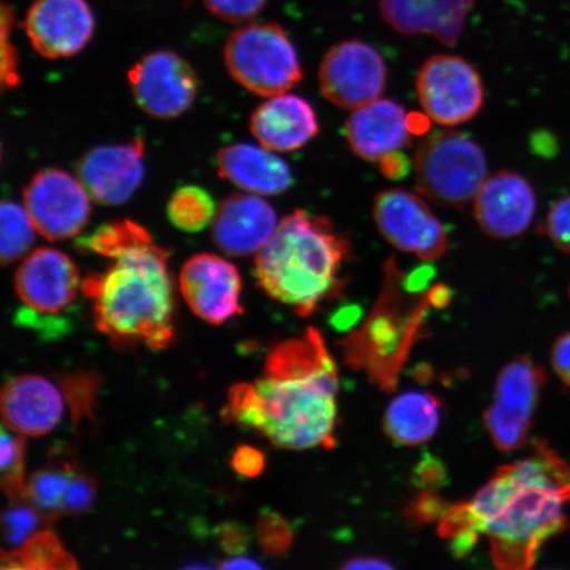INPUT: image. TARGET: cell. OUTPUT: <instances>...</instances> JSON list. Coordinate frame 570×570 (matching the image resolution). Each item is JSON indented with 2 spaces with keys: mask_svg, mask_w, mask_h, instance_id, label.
Segmentation results:
<instances>
[{
  "mask_svg": "<svg viewBox=\"0 0 570 570\" xmlns=\"http://www.w3.org/2000/svg\"><path fill=\"white\" fill-rule=\"evenodd\" d=\"M85 253L110 262L82 282L99 332L119 348L161 351L175 340V295L168 253L130 219L98 227L78 239Z\"/></svg>",
  "mask_w": 570,
  "mask_h": 570,
  "instance_id": "2",
  "label": "cell"
},
{
  "mask_svg": "<svg viewBox=\"0 0 570 570\" xmlns=\"http://www.w3.org/2000/svg\"><path fill=\"white\" fill-rule=\"evenodd\" d=\"M77 465L73 461L53 459L33 473L26 483L24 499L49 520L62 515L63 499Z\"/></svg>",
  "mask_w": 570,
  "mask_h": 570,
  "instance_id": "26",
  "label": "cell"
},
{
  "mask_svg": "<svg viewBox=\"0 0 570 570\" xmlns=\"http://www.w3.org/2000/svg\"><path fill=\"white\" fill-rule=\"evenodd\" d=\"M4 512L3 529L7 543L11 547H23L28 540L39 533L48 519L41 511L30 504L13 502Z\"/></svg>",
  "mask_w": 570,
  "mask_h": 570,
  "instance_id": "31",
  "label": "cell"
},
{
  "mask_svg": "<svg viewBox=\"0 0 570 570\" xmlns=\"http://www.w3.org/2000/svg\"><path fill=\"white\" fill-rule=\"evenodd\" d=\"M441 410L443 403L430 392H404L390 403L384 413L383 430L397 445L424 444L439 430Z\"/></svg>",
  "mask_w": 570,
  "mask_h": 570,
  "instance_id": "23",
  "label": "cell"
},
{
  "mask_svg": "<svg viewBox=\"0 0 570 570\" xmlns=\"http://www.w3.org/2000/svg\"><path fill=\"white\" fill-rule=\"evenodd\" d=\"M2 570H80L51 531L36 533L21 550L3 552Z\"/></svg>",
  "mask_w": 570,
  "mask_h": 570,
  "instance_id": "25",
  "label": "cell"
},
{
  "mask_svg": "<svg viewBox=\"0 0 570 570\" xmlns=\"http://www.w3.org/2000/svg\"><path fill=\"white\" fill-rule=\"evenodd\" d=\"M483 423L499 451L517 452L529 443L531 425L509 416L494 404L484 411Z\"/></svg>",
  "mask_w": 570,
  "mask_h": 570,
  "instance_id": "30",
  "label": "cell"
},
{
  "mask_svg": "<svg viewBox=\"0 0 570 570\" xmlns=\"http://www.w3.org/2000/svg\"><path fill=\"white\" fill-rule=\"evenodd\" d=\"M340 570H396L387 561L376 558H355L345 562Z\"/></svg>",
  "mask_w": 570,
  "mask_h": 570,
  "instance_id": "43",
  "label": "cell"
},
{
  "mask_svg": "<svg viewBox=\"0 0 570 570\" xmlns=\"http://www.w3.org/2000/svg\"><path fill=\"white\" fill-rule=\"evenodd\" d=\"M128 81L140 109L159 119L180 117L194 105L198 90L194 68L170 51L142 56L128 71Z\"/></svg>",
  "mask_w": 570,
  "mask_h": 570,
  "instance_id": "11",
  "label": "cell"
},
{
  "mask_svg": "<svg viewBox=\"0 0 570 570\" xmlns=\"http://www.w3.org/2000/svg\"><path fill=\"white\" fill-rule=\"evenodd\" d=\"M219 570H263V568L258 562L252 559L237 558L226 560L224 564L219 567Z\"/></svg>",
  "mask_w": 570,
  "mask_h": 570,
  "instance_id": "44",
  "label": "cell"
},
{
  "mask_svg": "<svg viewBox=\"0 0 570 570\" xmlns=\"http://www.w3.org/2000/svg\"><path fill=\"white\" fill-rule=\"evenodd\" d=\"M416 89L426 116L441 126L469 122L483 106L480 75L458 56L438 55L428 59L419 71Z\"/></svg>",
  "mask_w": 570,
  "mask_h": 570,
  "instance_id": "7",
  "label": "cell"
},
{
  "mask_svg": "<svg viewBox=\"0 0 570 570\" xmlns=\"http://www.w3.org/2000/svg\"><path fill=\"white\" fill-rule=\"evenodd\" d=\"M2 239L0 254L4 266L17 262L33 245L36 227L26 206L13 202L2 204Z\"/></svg>",
  "mask_w": 570,
  "mask_h": 570,
  "instance_id": "28",
  "label": "cell"
},
{
  "mask_svg": "<svg viewBox=\"0 0 570 570\" xmlns=\"http://www.w3.org/2000/svg\"><path fill=\"white\" fill-rule=\"evenodd\" d=\"M446 509L443 499L433 495L430 491L420 494L413 501L409 509V517L415 522L426 523L431 522L434 518H440Z\"/></svg>",
  "mask_w": 570,
  "mask_h": 570,
  "instance_id": "39",
  "label": "cell"
},
{
  "mask_svg": "<svg viewBox=\"0 0 570 570\" xmlns=\"http://www.w3.org/2000/svg\"><path fill=\"white\" fill-rule=\"evenodd\" d=\"M95 24L87 0H36L26 18L35 51L49 60L80 53L95 35Z\"/></svg>",
  "mask_w": 570,
  "mask_h": 570,
  "instance_id": "14",
  "label": "cell"
},
{
  "mask_svg": "<svg viewBox=\"0 0 570 570\" xmlns=\"http://www.w3.org/2000/svg\"><path fill=\"white\" fill-rule=\"evenodd\" d=\"M24 439L19 433H11L3 428L2 432V460H0V470H2V488L7 497L12 502L24 499L26 458Z\"/></svg>",
  "mask_w": 570,
  "mask_h": 570,
  "instance_id": "29",
  "label": "cell"
},
{
  "mask_svg": "<svg viewBox=\"0 0 570 570\" xmlns=\"http://www.w3.org/2000/svg\"><path fill=\"white\" fill-rule=\"evenodd\" d=\"M373 216L384 239L401 252L424 261H436L446 253L444 226L417 195L399 188L381 191Z\"/></svg>",
  "mask_w": 570,
  "mask_h": 570,
  "instance_id": "8",
  "label": "cell"
},
{
  "mask_svg": "<svg viewBox=\"0 0 570 570\" xmlns=\"http://www.w3.org/2000/svg\"><path fill=\"white\" fill-rule=\"evenodd\" d=\"M546 381L543 367L530 356H519L499 373L493 404L520 422L532 425Z\"/></svg>",
  "mask_w": 570,
  "mask_h": 570,
  "instance_id": "24",
  "label": "cell"
},
{
  "mask_svg": "<svg viewBox=\"0 0 570 570\" xmlns=\"http://www.w3.org/2000/svg\"><path fill=\"white\" fill-rule=\"evenodd\" d=\"M546 233L556 247L570 254V194L552 205L546 219Z\"/></svg>",
  "mask_w": 570,
  "mask_h": 570,
  "instance_id": "37",
  "label": "cell"
},
{
  "mask_svg": "<svg viewBox=\"0 0 570 570\" xmlns=\"http://www.w3.org/2000/svg\"><path fill=\"white\" fill-rule=\"evenodd\" d=\"M232 465L239 475L254 479L263 473L266 466L265 454L259 449L242 445L233 454Z\"/></svg>",
  "mask_w": 570,
  "mask_h": 570,
  "instance_id": "38",
  "label": "cell"
},
{
  "mask_svg": "<svg viewBox=\"0 0 570 570\" xmlns=\"http://www.w3.org/2000/svg\"><path fill=\"white\" fill-rule=\"evenodd\" d=\"M570 468L543 440L530 458L509 463L472 501L446 505L439 532L463 558L487 534L498 570H531L548 540L568 530Z\"/></svg>",
  "mask_w": 570,
  "mask_h": 570,
  "instance_id": "1",
  "label": "cell"
},
{
  "mask_svg": "<svg viewBox=\"0 0 570 570\" xmlns=\"http://www.w3.org/2000/svg\"><path fill=\"white\" fill-rule=\"evenodd\" d=\"M95 499L96 481L77 466L71 475L66 499H63L62 515L82 514L91 508Z\"/></svg>",
  "mask_w": 570,
  "mask_h": 570,
  "instance_id": "35",
  "label": "cell"
},
{
  "mask_svg": "<svg viewBox=\"0 0 570 570\" xmlns=\"http://www.w3.org/2000/svg\"><path fill=\"white\" fill-rule=\"evenodd\" d=\"M337 394L336 363L321 333L309 327L269 353L263 380L233 386L224 417L259 431L283 449H332Z\"/></svg>",
  "mask_w": 570,
  "mask_h": 570,
  "instance_id": "3",
  "label": "cell"
},
{
  "mask_svg": "<svg viewBox=\"0 0 570 570\" xmlns=\"http://www.w3.org/2000/svg\"><path fill=\"white\" fill-rule=\"evenodd\" d=\"M347 242L324 217L295 210L256 254L255 277L269 297L308 317L338 285Z\"/></svg>",
  "mask_w": 570,
  "mask_h": 570,
  "instance_id": "4",
  "label": "cell"
},
{
  "mask_svg": "<svg viewBox=\"0 0 570 570\" xmlns=\"http://www.w3.org/2000/svg\"><path fill=\"white\" fill-rule=\"evenodd\" d=\"M218 540L224 551L232 554H239L246 551L249 537L244 525L225 523L218 530Z\"/></svg>",
  "mask_w": 570,
  "mask_h": 570,
  "instance_id": "40",
  "label": "cell"
},
{
  "mask_svg": "<svg viewBox=\"0 0 570 570\" xmlns=\"http://www.w3.org/2000/svg\"><path fill=\"white\" fill-rule=\"evenodd\" d=\"M224 56L234 80L254 95L281 96L302 81L296 49L275 23L238 28L227 39Z\"/></svg>",
  "mask_w": 570,
  "mask_h": 570,
  "instance_id": "6",
  "label": "cell"
},
{
  "mask_svg": "<svg viewBox=\"0 0 570 570\" xmlns=\"http://www.w3.org/2000/svg\"><path fill=\"white\" fill-rule=\"evenodd\" d=\"M569 298H570V285H569Z\"/></svg>",
  "mask_w": 570,
  "mask_h": 570,
  "instance_id": "46",
  "label": "cell"
},
{
  "mask_svg": "<svg viewBox=\"0 0 570 570\" xmlns=\"http://www.w3.org/2000/svg\"><path fill=\"white\" fill-rule=\"evenodd\" d=\"M249 130L269 151L292 153L316 138L320 127L305 99L284 92L271 97L254 111Z\"/></svg>",
  "mask_w": 570,
  "mask_h": 570,
  "instance_id": "20",
  "label": "cell"
},
{
  "mask_svg": "<svg viewBox=\"0 0 570 570\" xmlns=\"http://www.w3.org/2000/svg\"><path fill=\"white\" fill-rule=\"evenodd\" d=\"M415 174L420 194L451 208H462L487 180L488 161L473 139L451 130L419 141Z\"/></svg>",
  "mask_w": 570,
  "mask_h": 570,
  "instance_id": "5",
  "label": "cell"
},
{
  "mask_svg": "<svg viewBox=\"0 0 570 570\" xmlns=\"http://www.w3.org/2000/svg\"><path fill=\"white\" fill-rule=\"evenodd\" d=\"M473 3L474 0H381V12L397 32L431 35L453 47Z\"/></svg>",
  "mask_w": 570,
  "mask_h": 570,
  "instance_id": "21",
  "label": "cell"
},
{
  "mask_svg": "<svg viewBox=\"0 0 570 570\" xmlns=\"http://www.w3.org/2000/svg\"><path fill=\"white\" fill-rule=\"evenodd\" d=\"M16 23L12 7L2 6V88L3 90L18 87L20 82L18 69V51L12 41V27Z\"/></svg>",
  "mask_w": 570,
  "mask_h": 570,
  "instance_id": "33",
  "label": "cell"
},
{
  "mask_svg": "<svg viewBox=\"0 0 570 570\" xmlns=\"http://www.w3.org/2000/svg\"><path fill=\"white\" fill-rule=\"evenodd\" d=\"M318 78L327 101L356 110L380 99L386 88L387 69L372 46L348 40L325 55Z\"/></svg>",
  "mask_w": 570,
  "mask_h": 570,
  "instance_id": "9",
  "label": "cell"
},
{
  "mask_svg": "<svg viewBox=\"0 0 570 570\" xmlns=\"http://www.w3.org/2000/svg\"><path fill=\"white\" fill-rule=\"evenodd\" d=\"M212 224L214 244L232 256L258 254L279 226L273 206L253 194L225 198Z\"/></svg>",
  "mask_w": 570,
  "mask_h": 570,
  "instance_id": "17",
  "label": "cell"
},
{
  "mask_svg": "<svg viewBox=\"0 0 570 570\" xmlns=\"http://www.w3.org/2000/svg\"><path fill=\"white\" fill-rule=\"evenodd\" d=\"M63 390H66L63 392H66L67 402L70 404L71 412H73L77 422L82 416L87 417L91 415L97 391L95 375H71L63 382Z\"/></svg>",
  "mask_w": 570,
  "mask_h": 570,
  "instance_id": "32",
  "label": "cell"
},
{
  "mask_svg": "<svg viewBox=\"0 0 570 570\" xmlns=\"http://www.w3.org/2000/svg\"><path fill=\"white\" fill-rule=\"evenodd\" d=\"M16 289L33 316L57 317L70 308L82 289L80 271L60 249H35L19 266Z\"/></svg>",
  "mask_w": 570,
  "mask_h": 570,
  "instance_id": "12",
  "label": "cell"
},
{
  "mask_svg": "<svg viewBox=\"0 0 570 570\" xmlns=\"http://www.w3.org/2000/svg\"><path fill=\"white\" fill-rule=\"evenodd\" d=\"M444 465L432 455L426 454L416 469V481L423 487L433 488L444 482Z\"/></svg>",
  "mask_w": 570,
  "mask_h": 570,
  "instance_id": "42",
  "label": "cell"
},
{
  "mask_svg": "<svg viewBox=\"0 0 570 570\" xmlns=\"http://www.w3.org/2000/svg\"><path fill=\"white\" fill-rule=\"evenodd\" d=\"M77 176L91 199L101 205H120L130 199L145 177V142L90 149L77 164Z\"/></svg>",
  "mask_w": 570,
  "mask_h": 570,
  "instance_id": "15",
  "label": "cell"
},
{
  "mask_svg": "<svg viewBox=\"0 0 570 570\" xmlns=\"http://www.w3.org/2000/svg\"><path fill=\"white\" fill-rule=\"evenodd\" d=\"M538 198L532 185L512 170H501L484 180L474 198L476 223L490 237L508 239L529 229Z\"/></svg>",
  "mask_w": 570,
  "mask_h": 570,
  "instance_id": "16",
  "label": "cell"
},
{
  "mask_svg": "<svg viewBox=\"0 0 570 570\" xmlns=\"http://www.w3.org/2000/svg\"><path fill=\"white\" fill-rule=\"evenodd\" d=\"M214 17L227 23H246L259 16L267 0H204Z\"/></svg>",
  "mask_w": 570,
  "mask_h": 570,
  "instance_id": "36",
  "label": "cell"
},
{
  "mask_svg": "<svg viewBox=\"0 0 570 570\" xmlns=\"http://www.w3.org/2000/svg\"><path fill=\"white\" fill-rule=\"evenodd\" d=\"M551 362L560 381L570 387V331L556 340L552 346Z\"/></svg>",
  "mask_w": 570,
  "mask_h": 570,
  "instance_id": "41",
  "label": "cell"
},
{
  "mask_svg": "<svg viewBox=\"0 0 570 570\" xmlns=\"http://www.w3.org/2000/svg\"><path fill=\"white\" fill-rule=\"evenodd\" d=\"M63 409L60 389L45 376L13 377L2 392L4 425L21 436H46L60 424Z\"/></svg>",
  "mask_w": 570,
  "mask_h": 570,
  "instance_id": "18",
  "label": "cell"
},
{
  "mask_svg": "<svg viewBox=\"0 0 570 570\" xmlns=\"http://www.w3.org/2000/svg\"><path fill=\"white\" fill-rule=\"evenodd\" d=\"M256 533L263 550L273 556L284 553L292 543V532L287 522L274 512H265L261 517Z\"/></svg>",
  "mask_w": 570,
  "mask_h": 570,
  "instance_id": "34",
  "label": "cell"
},
{
  "mask_svg": "<svg viewBox=\"0 0 570 570\" xmlns=\"http://www.w3.org/2000/svg\"><path fill=\"white\" fill-rule=\"evenodd\" d=\"M217 206L208 190L196 185L177 189L168 204L170 224L184 233H198L213 223Z\"/></svg>",
  "mask_w": 570,
  "mask_h": 570,
  "instance_id": "27",
  "label": "cell"
},
{
  "mask_svg": "<svg viewBox=\"0 0 570 570\" xmlns=\"http://www.w3.org/2000/svg\"><path fill=\"white\" fill-rule=\"evenodd\" d=\"M217 163L219 175L248 194L281 195L294 184L288 164L265 147L238 142L220 149Z\"/></svg>",
  "mask_w": 570,
  "mask_h": 570,
  "instance_id": "22",
  "label": "cell"
},
{
  "mask_svg": "<svg viewBox=\"0 0 570 570\" xmlns=\"http://www.w3.org/2000/svg\"><path fill=\"white\" fill-rule=\"evenodd\" d=\"M412 132L407 112L390 99H376L360 107L346 124L353 153L368 161H383L407 148Z\"/></svg>",
  "mask_w": 570,
  "mask_h": 570,
  "instance_id": "19",
  "label": "cell"
},
{
  "mask_svg": "<svg viewBox=\"0 0 570 570\" xmlns=\"http://www.w3.org/2000/svg\"><path fill=\"white\" fill-rule=\"evenodd\" d=\"M181 570H214V569L212 567L205 566V564H194V566L184 568Z\"/></svg>",
  "mask_w": 570,
  "mask_h": 570,
  "instance_id": "45",
  "label": "cell"
},
{
  "mask_svg": "<svg viewBox=\"0 0 570 570\" xmlns=\"http://www.w3.org/2000/svg\"><path fill=\"white\" fill-rule=\"evenodd\" d=\"M180 289L190 311L208 324L223 325L242 313L238 269L218 255L198 254L185 262Z\"/></svg>",
  "mask_w": 570,
  "mask_h": 570,
  "instance_id": "13",
  "label": "cell"
},
{
  "mask_svg": "<svg viewBox=\"0 0 570 570\" xmlns=\"http://www.w3.org/2000/svg\"><path fill=\"white\" fill-rule=\"evenodd\" d=\"M23 196L36 230L48 240L75 237L90 217L87 189L78 178L61 169H46L35 175Z\"/></svg>",
  "mask_w": 570,
  "mask_h": 570,
  "instance_id": "10",
  "label": "cell"
}]
</instances>
